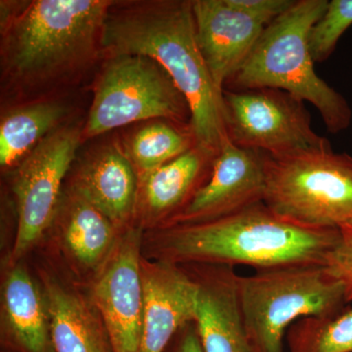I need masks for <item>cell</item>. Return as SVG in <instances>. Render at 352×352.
<instances>
[{
	"label": "cell",
	"mask_w": 352,
	"mask_h": 352,
	"mask_svg": "<svg viewBox=\"0 0 352 352\" xmlns=\"http://www.w3.org/2000/svg\"><path fill=\"white\" fill-rule=\"evenodd\" d=\"M328 3V0H296L266 25L229 82L233 90L275 88L309 102L320 113L327 131L336 134L351 126V109L342 94L317 75L308 44L310 31Z\"/></svg>",
	"instance_id": "4"
},
{
	"label": "cell",
	"mask_w": 352,
	"mask_h": 352,
	"mask_svg": "<svg viewBox=\"0 0 352 352\" xmlns=\"http://www.w3.org/2000/svg\"><path fill=\"white\" fill-rule=\"evenodd\" d=\"M264 193L263 153L238 147L227 135L212 161L207 182L173 220V226L226 217L263 201Z\"/></svg>",
	"instance_id": "11"
},
{
	"label": "cell",
	"mask_w": 352,
	"mask_h": 352,
	"mask_svg": "<svg viewBox=\"0 0 352 352\" xmlns=\"http://www.w3.org/2000/svg\"><path fill=\"white\" fill-rule=\"evenodd\" d=\"M166 122H148L127 140L124 151L141 179L196 145L191 127L182 131Z\"/></svg>",
	"instance_id": "21"
},
{
	"label": "cell",
	"mask_w": 352,
	"mask_h": 352,
	"mask_svg": "<svg viewBox=\"0 0 352 352\" xmlns=\"http://www.w3.org/2000/svg\"><path fill=\"white\" fill-rule=\"evenodd\" d=\"M177 352H204L194 322L183 329V335Z\"/></svg>",
	"instance_id": "26"
},
{
	"label": "cell",
	"mask_w": 352,
	"mask_h": 352,
	"mask_svg": "<svg viewBox=\"0 0 352 352\" xmlns=\"http://www.w3.org/2000/svg\"><path fill=\"white\" fill-rule=\"evenodd\" d=\"M113 236L112 222L73 191L64 208V238L74 256L94 266L110 251Z\"/></svg>",
	"instance_id": "20"
},
{
	"label": "cell",
	"mask_w": 352,
	"mask_h": 352,
	"mask_svg": "<svg viewBox=\"0 0 352 352\" xmlns=\"http://www.w3.org/2000/svg\"><path fill=\"white\" fill-rule=\"evenodd\" d=\"M106 59L95 82L82 139L142 120L190 124L191 113L186 99L155 60L141 55Z\"/></svg>",
	"instance_id": "7"
},
{
	"label": "cell",
	"mask_w": 352,
	"mask_h": 352,
	"mask_svg": "<svg viewBox=\"0 0 352 352\" xmlns=\"http://www.w3.org/2000/svg\"><path fill=\"white\" fill-rule=\"evenodd\" d=\"M101 52L106 58L141 55L155 60L188 103L196 146L212 156L219 154L227 136L223 92L201 54L192 1L113 4L102 32Z\"/></svg>",
	"instance_id": "1"
},
{
	"label": "cell",
	"mask_w": 352,
	"mask_h": 352,
	"mask_svg": "<svg viewBox=\"0 0 352 352\" xmlns=\"http://www.w3.org/2000/svg\"><path fill=\"white\" fill-rule=\"evenodd\" d=\"M324 266L344 286L347 302H352V222L340 227L339 242L329 252Z\"/></svg>",
	"instance_id": "24"
},
{
	"label": "cell",
	"mask_w": 352,
	"mask_h": 352,
	"mask_svg": "<svg viewBox=\"0 0 352 352\" xmlns=\"http://www.w3.org/2000/svg\"><path fill=\"white\" fill-rule=\"evenodd\" d=\"M67 108L59 102L38 101L9 111L0 122V164H17L59 127Z\"/></svg>",
	"instance_id": "18"
},
{
	"label": "cell",
	"mask_w": 352,
	"mask_h": 352,
	"mask_svg": "<svg viewBox=\"0 0 352 352\" xmlns=\"http://www.w3.org/2000/svg\"><path fill=\"white\" fill-rule=\"evenodd\" d=\"M143 330L140 352H164L171 339L195 320L198 285L168 261L141 263Z\"/></svg>",
	"instance_id": "13"
},
{
	"label": "cell",
	"mask_w": 352,
	"mask_h": 352,
	"mask_svg": "<svg viewBox=\"0 0 352 352\" xmlns=\"http://www.w3.org/2000/svg\"><path fill=\"white\" fill-rule=\"evenodd\" d=\"M197 38L220 91L251 54L271 22L235 8L226 0H194Z\"/></svg>",
	"instance_id": "12"
},
{
	"label": "cell",
	"mask_w": 352,
	"mask_h": 352,
	"mask_svg": "<svg viewBox=\"0 0 352 352\" xmlns=\"http://www.w3.org/2000/svg\"><path fill=\"white\" fill-rule=\"evenodd\" d=\"M241 307L254 352H284V336L303 317L339 314L344 286L323 264L256 270L239 277Z\"/></svg>",
	"instance_id": "5"
},
{
	"label": "cell",
	"mask_w": 352,
	"mask_h": 352,
	"mask_svg": "<svg viewBox=\"0 0 352 352\" xmlns=\"http://www.w3.org/2000/svg\"><path fill=\"white\" fill-rule=\"evenodd\" d=\"M82 140L80 127H57L21 161L13 182L18 210L14 258L22 256L52 223L62 183Z\"/></svg>",
	"instance_id": "9"
},
{
	"label": "cell",
	"mask_w": 352,
	"mask_h": 352,
	"mask_svg": "<svg viewBox=\"0 0 352 352\" xmlns=\"http://www.w3.org/2000/svg\"><path fill=\"white\" fill-rule=\"evenodd\" d=\"M214 157L195 145L146 175L142 178L143 198L148 210L154 217L176 212L177 217L205 184L204 176Z\"/></svg>",
	"instance_id": "16"
},
{
	"label": "cell",
	"mask_w": 352,
	"mask_h": 352,
	"mask_svg": "<svg viewBox=\"0 0 352 352\" xmlns=\"http://www.w3.org/2000/svg\"><path fill=\"white\" fill-rule=\"evenodd\" d=\"M352 25V0H332L310 31L308 44L315 63L333 54L340 38Z\"/></svg>",
	"instance_id": "23"
},
{
	"label": "cell",
	"mask_w": 352,
	"mask_h": 352,
	"mask_svg": "<svg viewBox=\"0 0 352 352\" xmlns=\"http://www.w3.org/2000/svg\"><path fill=\"white\" fill-rule=\"evenodd\" d=\"M4 307L11 330L29 352H45L47 315L32 278L21 267L11 271L4 285Z\"/></svg>",
	"instance_id": "19"
},
{
	"label": "cell",
	"mask_w": 352,
	"mask_h": 352,
	"mask_svg": "<svg viewBox=\"0 0 352 352\" xmlns=\"http://www.w3.org/2000/svg\"><path fill=\"white\" fill-rule=\"evenodd\" d=\"M340 229L316 228L285 219L263 201L210 221L175 224L163 237L164 261L219 264L256 270L323 264Z\"/></svg>",
	"instance_id": "2"
},
{
	"label": "cell",
	"mask_w": 352,
	"mask_h": 352,
	"mask_svg": "<svg viewBox=\"0 0 352 352\" xmlns=\"http://www.w3.org/2000/svg\"><path fill=\"white\" fill-rule=\"evenodd\" d=\"M201 264L195 327L204 352H254L241 307L239 277L232 266Z\"/></svg>",
	"instance_id": "14"
},
{
	"label": "cell",
	"mask_w": 352,
	"mask_h": 352,
	"mask_svg": "<svg viewBox=\"0 0 352 352\" xmlns=\"http://www.w3.org/2000/svg\"><path fill=\"white\" fill-rule=\"evenodd\" d=\"M94 289L113 352H140L143 285L140 232L129 230L113 247Z\"/></svg>",
	"instance_id": "10"
},
{
	"label": "cell",
	"mask_w": 352,
	"mask_h": 352,
	"mask_svg": "<svg viewBox=\"0 0 352 352\" xmlns=\"http://www.w3.org/2000/svg\"><path fill=\"white\" fill-rule=\"evenodd\" d=\"M47 302L55 352H113L105 329L78 296L50 285Z\"/></svg>",
	"instance_id": "17"
},
{
	"label": "cell",
	"mask_w": 352,
	"mask_h": 352,
	"mask_svg": "<svg viewBox=\"0 0 352 352\" xmlns=\"http://www.w3.org/2000/svg\"><path fill=\"white\" fill-rule=\"evenodd\" d=\"M227 3L256 17L272 22L295 3L296 0H226Z\"/></svg>",
	"instance_id": "25"
},
{
	"label": "cell",
	"mask_w": 352,
	"mask_h": 352,
	"mask_svg": "<svg viewBox=\"0 0 352 352\" xmlns=\"http://www.w3.org/2000/svg\"><path fill=\"white\" fill-rule=\"evenodd\" d=\"M264 154V153H263ZM263 203L285 219L316 228L352 222V156L330 142L282 155L264 154Z\"/></svg>",
	"instance_id": "6"
},
{
	"label": "cell",
	"mask_w": 352,
	"mask_h": 352,
	"mask_svg": "<svg viewBox=\"0 0 352 352\" xmlns=\"http://www.w3.org/2000/svg\"><path fill=\"white\" fill-rule=\"evenodd\" d=\"M289 352H352V307L335 315L303 317L287 331Z\"/></svg>",
	"instance_id": "22"
},
{
	"label": "cell",
	"mask_w": 352,
	"mask_h": 352,
	"mask_svg": "<svg viewBox=\"0 0 352 352\" xmlns=\"http://www.w3.org/2000/svg\"><path fill=\"white\" fill-rule=\"evenodd\" d=\"M108 0H36L1 10L2 67L25 87L66 78L91 64L111 7Z\"/></svg>",
	"instance_id": "3"
},
{
	"label": "cell",
	"mask_w": 352,
	"mask_h": 352,
	"mask_svg": "<svg viewBox=\"0 0 352 352\" xmlns=\"http://www.w3.org/2000/svg\"><path fill=\"white\" fill-rule=\"evenodd\" d=\"M223 102L227 135L243 149L282 155L329 143L312 129L305 102L283 90H224Z\"/></svg>",
	"instance_id": "8"
},
{
	"label": "cell",
	"mask_w": 352,
	"mask_h": 352,
	"mask_svg": "<svg viewBox=\"0 0 352 352\" xmlns=\"http://www.w3.org/2000/svg\"><path fill=\"white\" fill-rule=\"evenodd\" d=\"M136 170L119 145L99 148L85 163L76 175L74 191L115 226L131 217L138 199Z\"/></svg>",
	"instance_id": "15"
}]
</instances>
